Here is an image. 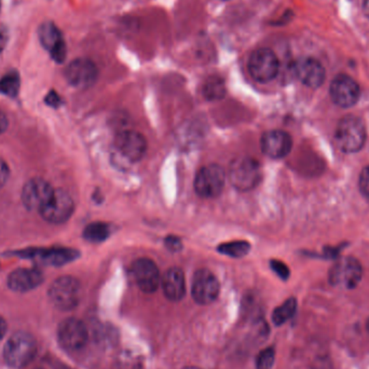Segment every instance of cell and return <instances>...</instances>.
Masks as SVG:
<instances>
[{
	"instance_id": "4dcf8cb0",
	"label": "cell",
	"mask_w": 369,
	"mask_h": 369,
	"mask_svg": "<svg viewBox=\"0 0 369 369\" xmlns=\"http://www.w3.org/2000/svg\"><path fill=\"white\" fill-rule=\"evenodd\" d=\"M9 178V168L7 163L0 158V187H3L4 184L7 182Z\"/></svg>"
},
{
	"instance_id": "30bf717a",
	"label": "cell",
	"mask_w": 369,
	"mask_h": 369,
	"mask_svg": "<svg viewBox=\"0 0 369 369\" xmlns=\"http://www.w3.org/2000/svg\"><path fill=\"white\" fill-rule=\"evenodd\" d=\"M220 282L210 270L201 269L194 274L192 280V297L199 304H210L217 300Z\"/></svg>"
},
{
	"instance_id": "e575fe53",
	"label": "cell",
	"mask_w": 369,
	"mask_h": 369,
	"mask_svg": "<svg viewBox=\"0 0 369 369\" xmlns=\"http://www.w3.org/2000/svg\"><path fill=\"white\" fill-rule=\"evenodd\" d=\"M364 12L369 19V0H364Z\"/></svg>"
},
{
	"instance_id": "7402d4cb",
	"label": "cell",
	"mask_w": 369,
	"mask_h": 369,
	"mask_svg": "<svg viewBox=\"0 0 369 369\" xmlns=\"http://www.w3.org/2000/svg\"><path fill=\"white\" fill-rule=\"evenodd\" d=\"M110 234V228L105 222H96L88 224L83 232V238L91 243H101Z\"/></svg>"
},
{
	"instance_id": "ba28073f",
	"label": "cell",
	"mask_w": 369,
	"mask_h": 369,
	"mask_svg": "<svg viewBox=\"0 0 369 369\" xmlns=\"http://www.w3.org/2000/svg\"><path fill=\"white\" fill-rule=\"evenodd\" d=\"M58 339L65 350L75 352L86 347L89 339V332L82 321L70 318L59 325Z\"/></svg>"
},
{
	"instance_id": "7c38bea8",
	"label": "cell",
	"mask_w": 369,
	"mask_h": 369,
	"mask_svg": "<svg viewBox=\"0 0 369 369\" xmlns=\"http://www.w3.org/2000/svg\"><path fill=\"white\" fill-rule=\"evenodd\" d=\"M54 189L42 178H33L26 182L22 192L24 206L31 210H41L53 196Z\"/></svg>"
},
{
	"instance_id": "d6986e66",
	"label": "cell",
	"mask_w": 369,
	"mask_h": 369,
	"mask_svg": "<svg viewBox=\"0 0 369 369\" xmlns=\"http://www.w3.org/2000/svg\"><path fill=\"white\" fill-rule=\"evenodd\" d=\"M23 255L25 257L35 258L47 266H63L78 257L77 250L64 248L25 250Z\"/></svg>"
},
{
	"instance_id": "f1b7e54d",
	"label": "cell",
	"mask_w": 369,
	"mask_h": 369,
	"mask_svg": "<svg viewBox=\"0 0 369 369\" xmlns=\"http://www.w3.org/2000/svg\"><path fill=\"white\" fill-rule=\"evenodd\" d=\"M360 189L369 199V166L364 168L360 175Z\"/></svg>"
},
{
	"instance_id": "cb8c5ba5",
	"label": "cell",
	"mask_w": 369,
	"mask_h": 369,
	"mask_svg": "<svg viewBox=\"0 0 369 369\" xmlns=\"http://www.w3.org/2000/svg\"><path fill=\"white\" fill-rule=\"evenodd\" d=\"M250 250V244L246 241H232L218 246V252L234 258L243 257L248 254Z\"/></svg>"
},
{
	"instance_id": "836d02e7",
	"label": "cell",
	"mask_w": 369,
	"mask_h": 369,
	"mask_svg": "<svg viewBox=\"0 0 369 369\" xmlns=\"http://www.w3.org/2000/svg\"><path fill=\"white\" fill-rule=\"evenodd\" d=\"M6 333H7V323H6V321L4 320V318L0 316V342L3 340Z\"/></svg>"
},
{
	"instance_id": "83f0119b",
	"label": "cell",
	"mask_w": 369,
	"mask_h": 369,
	"mask_svg": "<svg viewBox=\"0 0 369 369\" xmlns=\"http://www.w3.org/2000/svg\"><path fill=\"white\" fill-rule=\"evenodd\" d=\"M270 266H271L272 270L283 280H288L290 278V269L284 262H280V260H271Z\"/></svg>"
},
{
	"instance_id": "74e56055",
	"label": "cell",
	"mask_w": 369,
	"mask_h": 369,
	"mask_svg": "<svg viewBox=\"0 0 369 369\" xmlns=\"http://www.w3.org/2000/svg\"><path fill=\"white\" fill-rule=\"evenodd\" d=\"M222 1H227V0H222Z\"/></svg>"
},
{
	"instance_id": "2e32d148",
	"label": "cell",
	"mask_w": 369,
	"mask_h": 369,
	"mask_svg": "<svg viewBox=\"0 0 369 369\" xmlns=\"http://www.w3.org/2000/svg\"><path fill=\"white\" fill-rule=\"evenodd\" d=\"M42 47L50 52L52 59L56 63H63L66 59V45L59 28L51 22L41 24L38 32Z\"/></svg>"
},
{
	"instance_id": "8fae6325",
	"label": "cell",
	"mask_w": 369,
	"mask_h": 369,
	"mask_svg": "<svg viewBox=\"0 0 369 369\" xmlns=\"http://www.w3.org/2000/svg\"><path fill=\"white\" fill-rule=\"evenodd\" d=\"M98 70L95 64L88 59H77L72 62L65 70L68 83L78 89H88L95 83Z\"/></svg>"
},
{
	"instance_id": "f35d334b",
	"label": "cell",
	"mask_w": 369,
	"mask_h": 369,
	"mask_svg": "<svg viewBox=\"0 0 369 369\" xmlns=\"http://www.w3.org/2000/svg\"><path fill=\"white\" fill-rule=\"evenodd\" d=\"M0 6H1V1H0Z\"/></svg>"
},
{
	"instance_id": "8992f818",
	"label": "cell",
	"mask_w": 369,
	"mask_h": 369,
	"mask_svg": "<svg viewBox=\"0 0 369 369\" xmlns=\"http://www.w3.org/2000/svg\"><path fill=\"white\" fill-rule=\"evenodd\" d=\"M363 268L358 260L344 257L336 262L330 272V281L335 288L352 290L362 280Z\"/></svg>"
},
{
	"instance_id": "ffe728a7",
	"label": "cell",
	"mask_w": 369,
	"mask_h": 369,
	"mask_svg": "<svg viewBox=\"0 0 369 369\" xmlns=\"http://www.w3.org/2000/svg\"><path fill=\"white\" fill-rule=\"evenodd\" d=\"M43 281V276L37 269H17L8 278L10 290L26 293L38 288Z\"/></svg>"
},
{
	"instance_id": "f546056e",
	"label": "cell",
	"mask_w": 369,
	"mask_h": 369,
	"mask_svg": "<svg viewBox=\"0 0 369 369\" xmlns=\"http://www.w3.org/2000/svg\"><path fill=\"white\" fill-rule=\"evenodd\" d=\"M164 244L171 252H180L182 248V241L177 236H166V240H164Z\"/></svg>"
},
{
	"instance_id": "4316f807",
	"label": "cell",
	"mask_w": 369,
	"mask_h": 369,
	"mask_svg": "<svg viewBox=\"0 0 369 369\" xmlns=\"http://www.w3.org/2000/svg\"><path fill=\"white\" fill-rule=\"evenodd\" d=\"M274 358H276V353H274V348L264 349L258 356L256 369H272Z\"/></svg>"
},
{
	"instance_id": "d590c367",
	"label": "cell",
	"mask_w": 369,
	"mask_h": 369,
	"mask_svg": "<svg viewBox=\"0 0 369 369\" xmlns=\"http://www.w3.org/2000/svg\"><path fill=\"white\" fill-rule=\"evenodd\" d=\"M184 369H200V368H198V367H186V368H184Z\"/></svg>"
},
{
	"instance_id": "9c48e42d",
	"label": "cell",
	"mask_w": 369,
	"mask_h": 369,
	"mask_svg": "<svg viewBox=\"0 0 369 369\" xmlns=\"http://www.w3.org/2000/svg\"><path fill=\"white\" fill-rule=\"evenodd\" d=\"M75 210L74 200L65 190H54L49 202L40 210L42 217L51 224H63L69 220Z\"/></svg>"
},
{
	"instance_id": "52a82bcc",
	"label": "cell",
	"mask_w": 369,
	"mask_h": 369,
	"mask_svg": "<svg viewBox=\"0 0 369 369\" xmlns=\"http://www.w3.org/2000/svg\"><path fill=\"white\" fill-rule=\"evenodd\" d=\"M278 58L274 51L270 49L256 50L254 53L250 55V61H248V72L250 76L254 78L256 81L269 82L274 80L279 73Z\"/></svg>"
},
{
	"instance_id": "ab89813d",
	"label": "cell",
	"mask_w": 369,
	"mask_h": 369,
	"mask_svg": "<svg viewBox=\"0 0 369 369\" xmlns=\"http://www.w3.org/2000/svg\"><path fill=\"white\" fill-rule=\"evenodd\" d=\"M38 369H39V368H38Z\"/></svg>"
},
{
	"instance_id": "484cf974",
	"label": "cell",
	"mask_w": 369,
	"mask_h": 369,
	"mask_svg": "<svg viewBox=\"0 0 369 369\" xmlns=\"http://www.w3.org/2000/svg\"><path fill=\"white\" fill-rule=\"evenodd\" d=\"M20 77L17 73H9L0 79V93L14 98L19 93Z\"/></svg>"
},
{
	"instance_id": "9a60e30c",
	"label": "cell",
	"mask_w": 369,
	"mask_h": 369,
	"mask_svg": "<svg viewBox=\"0 0 369 369\" xmlns=\"http://www.w3.org/2000/svg\"><path fill=\"white\" fill-rule=\"evenodd\" d=\"M134 279L140 290L144 293L156 292L159 288L161 278H160L159 268L152 260L140 258L135 260L132 267Z\"/></svg>"
},
{
	"instance_id": "5bb4252c",
	"label": "cell",
	"mask_w": 369,
	"mask_h": 369,
	"mask_svg": "<svg viewBox=\"0 0 369 369\" xmlns=\"http://www.w3.org/2000/svg\"><path fill=\"white\" fill-rule=\"evenodd\" d=\"M360 94L358 84L349 76H337L330 84L333 102L340 107L348 108L356 105L360 98Z\"/></svg>"
},
{
	"instance_id": "7a4b0ae2",
	"label": "cell",
	"mask_w": 369,
	"mask_h": 369,
	"mask_svg": "<svg viewBox=\"0 0 369 369\" xmlns=\"http://www.w3.org/2000/svg\"><path fill=\"white\" fill-rule=\"evenodd\" d=\"M366 129L360 118L347 116L339 121L335 131L337 147L346 154L358 152L364 147Z\"/></svg>"
},
{
	"instance_id": "3957f363",
	"label": "cell",
	"mask_w": 369,
	"mask_h": 369,
	"mask_svg": "<svg viewBox=\"0 0 369 369\" xmlns=\"http://www.w3.org/2000/svg\"><path fill=\"white\" fill-rule=\"evenodd\" d=\"M262 177V166L257 160L241 157L230 163L228 178L232 186L240 192H250L257 187Z\"/></svg>"
},
{
	"instance_id": "8d00e7d4",
	"label": "cell",
	"mask_w": 369,
	"mask_h": 369,
	"mask_svg": "<svg viewBox=\"0 0 369 369\" xmlns=\"http://www.w3.org/2000/svg\"><path fill=\"white\" fill-rule=\"evenodd\" d=\"M367 330H368L369 333V320L368 322H367Z\"/></svg>"
},
{
	"instance_id": "1f68e13d",
	"label": "cell",
	"mask_w": 369,
	"mask_h": 369,
	"mask_svg": "<svg viewBox=\"0 0 369 369\" xmlns=\"http://www.w3.org/2000/svg\"><path fill=\"white\" fill-rule=\"evenodd\" d=\"M46 103L51 107H59L61 105V98L54 91L50 92L46 98Z\"/></svg>"
},
{
	"instance_id": "44dd1931",
	"label": "cell",
	"mask_w": 369,
	"mask_h": 369,
	"mask_svg": "<svg viewBox=\"0 0 369 369\" xmlns=\"http://www.w3.org/2000/svg\"><path fill=\"white\" fill-rule=\"evenodd\" d=\"M164 295L171 302H180L186 293L184 272L180 268L168 269L161 279Z\"/></svg>"
},
{
	"instance_id": "6da1fadb",
	"label": "cell",
	"mask_w": 369,
	"mask_h": 369,
	"mask_svg": "<svg viewBox=\"0 0 369 369\" xmlns=\"http://www.w3.org/2000/svg\"><path fill=\"white\" fill-rule=\"evenodd\" d=\"M37 353V342L33 335L18 332L8 339L4 348V358L9 366L23 368L31 364Z\"/></svg>"
},
{
	"instance_id": "d4e9b609",
	"label": "cell",
	"mask_w": 369,
	"mask_h": 369,
	"mask_svg": "<svg viewBox=\"0 0 369 369\" xmlns=\"http://www.w3.org/2000/svg\"><path fill=\"white\" fill-rule=\"evenodd\" d=\"M297 302L295 298H290L286 300L284 304H281L280 307L274 310L272 314V320L276 325H282L288 322V320L293 318L296 314Z\"/></svg>"
},
{
	"instance_id": "5b68a950",
	"label": "cell",
	"mask_w": 369,
	"mask_h": 369,
	"mask_svg": "<svg viewBox=\"0 0 369 369\" xmlns=\"http://www.w3.org/2000/svg\"><path fill=\"white\" fill-rule=\"evenodd\" d=\"M226 182L224 168L217 164H208L199 170L194 180V190L202 198H216L222 194Z\"/></svg>"
},
{
	"instance_id": "603a6c76",
	"label": "cell",
	"mask_w": 369,
	"mask_h": 369,
	"mask_svg": "<svg viewBox=\"0 0 369 369\" xmlns=\"http://www.w3.org/2000/svg\"><path fill=\"white\" fill-rule=\"evenodd\" d=\"M203 95L210 101L222 100L226 95L224 82L220 77H210L203 86Z\"/></svg>"
},
{
	"instance_id": "e0dca14e",
	"label": "cell",
	"mask_w": 369,
	"mask_h": 369,
	"mask_svg": "<svg viewBox=\"0 0 369 369\" xmlns=\"http://www.w3.org/2000/svg\"><path fill=\"white\" fill-rule=\"evenodd\" d=\"M262 152L272 159H282L292 150L293 140L290 134L281 130L266 132L260 140Z\"/></svg>"
},
{
	"instance_id": "277c9868",
	"label": "cell",
	"mask_w": 369,
	"mask_h": 369,
	"mask_svg": "<svg viewBox=\"0 0 369 369\" xmlns=\"http://www.w3.org/2000/svg\"><path fill=\"white\" fill-rule=\"evenodd\" d=\"M81 296V286L73 276L56 279L49 288V298L55 308L62 311L73 310L78 306Z\"/></svg>"
},
{
	"instance_id": "d6a6232c",
	"label": "cell",
	"mask_w": 369,
	"mask_h": 369,
	"mask_svg": "<svg viewBox=\"0 0 369 369\" xmlns=\"http://www.w3.org/2000/svg\"><path fill=\"white\" fill-rule=\"evenodd\" d=\"M8 128V119L6 117L5 114H4L1 110H0V134H3L4 132L7 130Z\"/></svg>"
},
{
	"instance_id": "ac0fdd59",
	"label": "cell",
	"mask_w": 369,
	"mask_h": 369,
	"mask_svg": "<svg viewBox=\"0 0 369 369\" xmlns=\"http://www.w3.org/2000/svg\"><path fill=\"white\" fill-rule=\"evenodd\" d=\"M296 77L309 88H318L325 80V69L318 60L304 58L294 65Z\"/></svg>"
},
{
	"instance_id": "4fadbf2b",
	"label": "cell",
	"mask_w": 369,
	"mask_h": 369,
	"mask_svg": "<svg viewBox=\"0 0 369 369\" xmlns=\"http://www.w3.org/2000/svg\"><path fill=\"white\" fill-rule=\"evenodd\" d=\"M115 144L120 154L133 162L142 159L147 150V140L143 134L133 130L119 132L116 136Z\"/></svg>"
}]
</instances>
